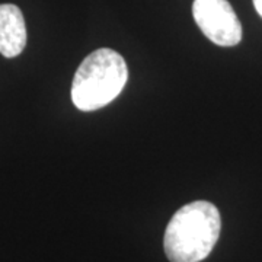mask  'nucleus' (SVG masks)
Segmentation results:
<instances>
[{
    "mask_svg": "<svg viewBox=\"0 0 262 262\" xmlns=\"http://www.w3.org/2000/svg\"><path fill=\"white\" fill-rule=\"evenodd\" d=\"M222 230L217 207L194 201L181 207L168 223L163 248L170 262H201L211 253Z\"/></svg>",
    "mask_w": 262,
    "mask_h": 262,
    "instance_id": "obj_1",
    "label": "nucleus"
},
{
    "mask_svg": "<svg viewBox=\"0 0 262 262\" xmlns=\"http://www.w3.org/2000/svg\"><path fill=\"white\" fill-rule=\"evenodd\" d=\"M253 5H255V9H256V12L261 15V18H262V0H253Z\"/></svg>",
    "mask_w": 262,
    "mask_h": 262,
    "instance_id": "obj_5",
    "label": "nucleus"
},
{
    "mask_svg": "<svg viewBox=\"0 0 262 262\" xmlns=\"http://www.w3.org/2000/svg\"><path fill=\"white\" fill-rule=\"evenodd\" d=\"M192 15L211 42L220 47H233L241 42L242 25L227 0H194Z\"/></svg>",
    "mask_w": 262,
    "mask_h": 262,
    "instance_id": "obj_3",
    "label": "nucleus"
},
{
    "mask_svg": "<svg viewBox=\"0 0 262 262\" xmlns=\"http://www.w3.org/2000/svg\"><path fill=\"white\" fill-rule=\"evenodd\" d=\"M27 46V25L18 6L0 5V54L8 58L19 56Z\"/></svg>",
    "mask_w": 262,
    "mask_h": 262,
    "instance_id": "obj_4",
    "label": "nucleus"
},
{
    "mask_svg": "<svg viewBox=\"0 0 262 262\" xmlns=\"http://www.w3.org/2000/svg\"><path fill=\"white\" fill-rule=\"evenodd\" d=\"M128 80L125 60L111 48H99L77 67L72 101L80 111H96L113 102Z\"/></svg>",
    "mask_w": 262,
    "mask_h": 262,
    "instance_id": "obj_2",
    "label": "nucleus"
}]
</instances>
